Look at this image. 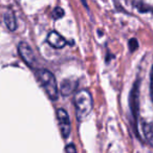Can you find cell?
<instances>
[{
	"mask_svg": "<svg viewBox=\"0 0 153 153\" xmlns=\"http://www.w3.org/2000/svg\"><path fill=\"white\" fill-rule=\"evenodd\" d=\"M74 102L76 107V117L80 122H82L92 110V97L88 90L82 89L76 94Z\"/></svg>",
	"mask_w": 153,
	"mask_h": 153,
	"instance_id": "obj_1",
	"label": "cell"
},
{
	"mask_svg": "<svg viewBox=\"0 0 153 153\" xmlns=\"http://www.w3.org/2000/svg\"><path fill=\"white\" fill-rule=\"evenodd\" d=\"M36 76L48 98L53 101L57 100L59 97V89H58L57 80H56L55 76L47 69L37 70Z\"/></svg>",
	"mask_w": 153,
	"mask_h": 153,
	"instance_id": "obj_2",
	"label": "cell"
},
{
	"mask_svg": "<svg viewBox=\"0 0 153 153\" xmlns=\"http://www.w3.org/2000/svg\"><path fill=\"white\" fill-rule=\"evenodd\" d=\"M57 117H58V123H59V127H60V130H61L62 136H63L64 138H67L70 134L71 126H70L69 117H68L65 109H63V108L58 109Z\"/></svg>",
	"mask_w": 153,
	"mask_h": 153,
	"instance_id": "obj_3",
	"label": "cell"
},
{
	"mask_svg": "<svg viewBox=\"0 0 153 153\" xmlns=\"http://www.w3.org/2000/svg\"><path fill=\"white\" fill-rule=\"evenodd\" d=\"M18 51H19L20 57L22 58L24 62L27 64L30 67H33L36 63V57L35 53L33 51L32 47L25 42H21L18 45Z\"/></svg>",
	"mask_w": 153,
	"mask_h": 153,
	"instance_id": "obj_4",
	"label": "cell"
},
{
	"mask_svg": "<svg viewBox=\"0 0 153 153\" xmlns=\"http://www.w3.org/2000/svg\"><path fill=\"white\" fill-rule=\"evenodd\" d=\"M130 109L132 112V117L133 121L137 122V112H138V82H136L133 85V88L130 94Z\"/></svg>",
	"mask_w": 153,
	"mask_h": 153,
	"instance_id": "obj_5",
	"label": "cell"
},
{
	"mask_svg": "<svg viewBox=\"0 0 153 153\" xmlns=\"http://www.w3.org/2000/svg\"><path fill=\"white\" fill-rule=\"evenodd\" d=\"M47 42L51 46L55 47V48H62L67 44V41L63 38L60 34H58L57 32L53 30L48 34L47 36Z\"/></svg>",
	"mask_w": 153,
	"mask_h": 153,
	"instance_id": "obj_6",
	"label": "cell"
},
{
	"mask_svg": "<svg viewBox=\"0 0 153 153\" xmlns=\"http://www.w3.org/2000/svg\"><path fill=\"white\" fill-rule=\"evenodd\" d=\"M76 82L72 81L70 79H66L64 81H62L61 85H60V91L63 96H68L71 92H74V90L76 89Z\"/></svg>",
	"mask_w": 153,
	"mask_h": 153,
	"instance_id": "obj_7",
	"label": "cell"
},
{
	"mask_svg": "<svg viewBox=\"0 0 153 153\" xmlns=\"http://www.w3.org/2000/svg\"><path fill=\"white\" fill-rule=\"evenodd\" d=\"M143 132H144L145 138L148 142V144L153 147V122H144Z\"/></svg>",
	"mask_w": 153,
	"mask_h": 153,
	"instance_id": "obj_8",
	"label": "cell"
},
{
	"mask_svg": "<svg viewBox=\"0 0 153 153\" xmlns=\"http://www.w3.org/2000/svg\"><path fill=\"white\" fill-rule=\"evenodd\" d=\"M4 23L7 25V27L9 28L10 30L14 32V30L17 28V21H16V18H15V15L13 14V12L9 11L4 14Z\"/></svg>",
	"mask_w": 153,
	"mask_h": 153,
	"instance_id": "obj_9",
	"label": "cell"
},
{
	"mask_svg": "<svg viewBox=\"0 0 153 153\" xmlns=\"http://www.w3.org/2000/svg\"><path fill=\"white\" fill-rule=\"evenodd\" d=\"M51 15H53V19H60V18H62L64 16V10L62 9V7H55V9L53 10V13H51Z\"/></svg>",
	"mask_w": 153,
	"mask_h": 153,
	"instance_id": "obj_10",
	"label": "cell"
},
{
	"mask_svg": "<svg viewBox=\"0 0 153 153\" xmlns=\"http://www.w3.org/2000/svg\"><path fill=\"white\" fill-rule=\"evenodd\" d=\"M129 47H130V51H134L135 49H137L138 47V43H137V40L136 39H130L129 41Z\"/></svg>",
	"mask_w": 153,
	"mask_h": 153,
	"instance_id": "obj_11",
	"label": "cell"
},
{
	"mask_svg": "<svg viewBox=\"0 0 153 153\" xmlns=\"http://www.w3.org/2000/svg\"><path fill=\"white\" fill-rule=\"evenodd\" d=\"M150 94H151V99L153 100V66L151 68V72H150Z\"/></svg>",
	"mask_w": 153,
	"mask_h": 153,
	"instance_id": "obj_12",
	"label": "cell"
},
{
	"mask_svg": "<svg viewBox=\"0 0 153 153\" xmlns=\"http://www.w3.org/2000/svg\"><path fill=\"white\" fill-rule=\"evenodd\" d=\"M66 153H76V149L74 144H70L66 147Z\"/></svg>",
	"mask_w": 153,
	"mask_h": 153,
	"instance_id": "obj_13",
	"label": "cell"
},
{
	"mask_svg": "<svg viewBox=\"0 0 153 153\" xmlns=\"http://www.w3.org/2000/svg\"><path fill=\"white\" fill-rule=\"evenodd\" d=\"M82 1H83V3H84V5H85V7H87V4H86V2H85V1H84V0H82Z\"/></svg>",
	"mask_w": 153,
	"mask_h": 153,
	"instance_id": "obj_14",
	"label": "cell"
}]
</instances>
